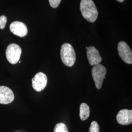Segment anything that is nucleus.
Listing matches in <instances>:
<instances>
[{"label":"nucleus","mask_w":132,"mask_h":132,"mask_svg":"<svg viewBox=\"0 0 132 132\" xmlns=\"http://www.w3.org/2000/svg\"><path fill=\"white\" fill-rule=\"evenodd\" d=\"M117 120L118 122L121 125H127L132 124V110L127 109L120 110L117 114Z\"/></svg>","instance_id":"9d476101"},{"label":"nucleus","mask_w":132,"mask_h":132,"mask_svg":"<svg viewBox=\"0 0 132 132\" xmlns=\"http://www.w3.org/2000/svg\"><path fill=\"white\" fill-rule=\"evenodd\" d=\"M106 73V68L101 64L93 67L92 70V76L97 89H100L101 88Z\"/></svg>","instance_id":"7ed1b4c3"},{"label":"nucleus","mask_w":132,"mask_h":132,"mask_svg":"<svg viewBox=\"0 0 132 132\" xmlns=\"http://www.w3.org/2000/svg\"><path fill=\"white\" fill-rule=\"evenodd\" d=\"M117 1H118L119 2H120V3H122L124 1V0H117Z\"/></svg>","instance_id":"dca6fc26"},{"label":"nucleus","mask_w":132,"mask_h":132,"mask_svg":"<svg viewBox=\"0 0 132 132\" xmlns=\"http://www.w3.org/2000/svg\"><path fill=\"white\" fill-rule=\"evenodd\" d=\"M87 50V56L90 65L94 66L100 64L102 61V58L98 51L93 46L88 47Z\"/></svg>","instance_id":"1a4fd4ad"},{"label":"nucleus","mask_w":132,"mask_h":132,"mask_svg":"<svg viewBox=\"0 0 132 132\" xmlns=\"http://www.w3.org/2000/svg\"><path fill=\"white\" fill-rule=\"evenodd\" d=\"M50 5L52 8H56L60 5L61 0H48Z\"/></svg>","instance_id":"2eb2a0df"},{"label":"nucleus","mask_w":132,"mask_h":132,"mask_svg":"<svg viewBox=\"0 0 132 132\" xmlns=\"http://www.w3.org/2000/svg\"><path fill=\"white\" fill-rule=\"evenodd\" d=\"M47 78L43 72H38L32 79V85L34 90L41 92L44 90L47 85Z\"/></svg>","instance_id":"423d86ee"},{"label":"nucleus","mask_w":132,"mask_h":132,"mask_svg":"<svg viewBox=\"0 0 132 132\" xmlns=\"http://www.w3.org/2000/svg\"><path fill=\"white\" fill-rule=\"evenodd\" d=\"M53 132H69L68 128L63 123H59L56 124Z\"/></svg>","instance_id":"f8f14e48"},{"label":"nucleus","mask_w":132,"mask_h":132,"mask_svg":"<svg viewBox=\"0 0 132 132\" xmlns=\"http://www.w3.org/2000/svg\"><path fill=\"white\" fill-rule=\"evenodd\" d=\"M22 53V49L16 44H11L7 47L5 55L7 61L11 64H16L19 61Z\"/></svg>","instance_id":"20e7f679"},{"label":"nucleus","mask_w":132,"mask_h":132,"mask_svg":"<svg viewBox=\"0 0 132 132\" xmlns=\"http://www.w3.org/2000/svg\"><path fill=\"white\" fill-rule=\"evenodd\" d=\"M80 9L82 16L90 23L94 22L98 17V11L93 0H81Z\"/></svg>","instance_id":"f257e3e1"},{"label":"nucleus","mask_w":132,"mask_h":132,"mask_svg":"<svg viewBox=\"0 0 132 132\" xmlns=\"http://www.w3.org/2000/svg\"><path fill=\"white\" fill-rule=\"evenodd\" d=\"M7 22V18L5 15H2L0 17V29L5 28Z\"/></svg>","instance_id":"4468645a"},{"label":"nucleus","mask_w":132,"mask_h":132,"mask_svg":"<svg viewBox=\"0 0 132 132\" xmlns=\"http://www.w3.org/2000/svg\"><path fill=\"white\" fill-rule=\"evenodd\" d=\"M60 55L62 62L66 66L71 67L76 61V54L73 47L70 44L65 43L61 47Z\"/></svg>","instance_id":"f03ea898"},{"label":"nucleus","mask_w":132,"mask_h":132,"mask_svg":"<svg viewBox=\"0 0 132 132\" xmlns=\"http://www.w3.org/2000/svg\"><path fill=\"white\" fill-rule=\"evenodd\" d=\"M14 99V94L12 90L5 86H0V104H10Z\"/></svg>","instance_id":"6e6552de"},{"label":"nucleus","mask_w":132,"mask_h":132,"mask_svg":"<svg viewBox=\"0 0 132 132\" xmlns=\"http://www.w3.org/2000/svg\"><path fill=\"white\" fill-rule=\"evenodd\" d=\"M118 54L123 61L128 64H132V52L127 44L121 41L118 46Z\"/></svg>","instance_id":"39448f33"},{"label":"nucleus","mask_w":132,"mask_h":132,"mask_svg":"<svg viewBox=\"0 0 132 132\" xmlns=\"http://www.w3.org/2000/svg\"><path fill=\"white\" fill-rule=\"evenodd\" d=\"M90 113V108L89 106L85 103H81L80 105L79 112L80 119L83 121L86 120L89 117Z\"/></svg>","instance_id":"9b49d317"},{"label":"nucleus","mask_w":132,"mask_h":132,"mask_svg":"<svg viewBox=\"0 0 132 132\" xmlns=\"http://www.w3.org/2000/svg\"><path fill=\"white\" fill-rule=\"evenodd\" d=\"M11 32L20 37H23L28 34V30L25 24L19 21H15L10 24V27Z\"/></svg>","instance_id":"0eeeda50"},{"label":"nucleus","mask_w":132,"mask_h":132,"mask_svg":"<svg viewBox=\"0 0 132 132\" xmlns=\"http://www.w3.org/2000/svg\"><path fill=\"white\" fill-rule=\"evenodd\" d=\"M89 132H99V125L96 121H94L91 123Z\"/></svg>","instance_id":"ddd939ff"}]
</instances>
